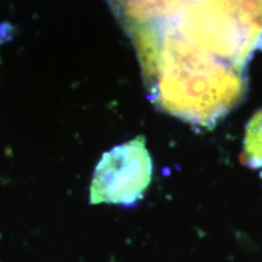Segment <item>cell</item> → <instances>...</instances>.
Here are the masks:
<instances>
[{
	"mask_svg": "<svg viewBox=\"0 0 262 262\" xmlns=\"http://www.w3.org/2000/svg\"><path fill=\"white\" fill-rule=\"evenodd\" d=\"M152 176L146 139L137 136L103 153L91 180L90 203L134 206L145 196Z\"/></svg>",
	"mask_w": 262,
	"mask_h": 262,
	"instance_id": "cell-2",
	"label": "cell"
},
{
	"mask_svg": "<svg viewBox=\"0 0 262 262\" xmlns=\"http://www.w3.org/2000/svg\"><path fill=\"white\" fill-rule=\"evenodd\" d=\"M135 48L148 98L214 126L243 100L262 48V0H107Z\"/></svg>",
	"mask_w": 262,
	"mask_h": 262,
	"instance_id": "cell-1",
	"label": "cell"
},
{
	"mask_svg": "<svg viewBox=\"0 0 262 262\" xmlns=\"http://www.w3.org/2000/svg\"><path fill=\"white\" fill-rule=\"evenodd\" d=\"M242 159L249 168L262 169V108L250 118L245 126Z\"/></svg>",
	"mask_w": 262,
	"mask_h": 262,
	"instance_id": "cell-3",
	"label": "cell"
}]
</instances>
